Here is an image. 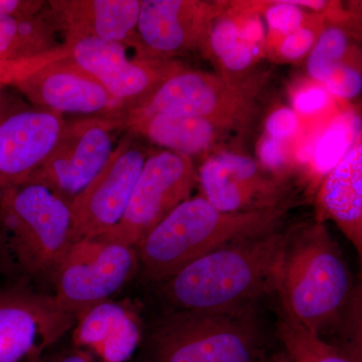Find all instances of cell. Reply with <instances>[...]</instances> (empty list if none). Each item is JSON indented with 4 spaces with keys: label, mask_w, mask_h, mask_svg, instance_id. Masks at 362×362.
<instances>
[{
    "label": "cell",
    "mask_w": 362,
    "mask_h": 362,
    "mask_svg": "<svg viewBox=\"0 0 362 362\" xmlns=\"http://www.w3.org/2000/svg\"><path fill=\"white\" fill-rule=\"evenodd\" d=\"M289 230L221 247L158 283L175 309L214 310L257 305L278 295Z\"/></svg>",
    "instance_id": "cell-1"
},
{
    "label": "cell",
    "mask_w": 362,
    "mask_h": 362,
    "mask_svg": "<svg viewBox=\"0 0 362 362\" xmlns=\"http://www.w3.org/2000/svg\"><path fill=\"white\" fill-rule=\"evenodd\" d=\"M278 296L302 325L322 339L340 330L356 311L354 279L322 221L289 230Z\"/></svg>",
    "instance_id": "cell-2"
},
{
    "label": "cell",
    "mask_w": 362,
    "mask_h": 362,
    "mask_svg": "<svg viewBox=\"0 0 362 362\" xmlns=\"http://www.w3.org/2000/svg\"><path fill=\"white\" fill-rule=\"evenodd\" d=\"M287 209L226 213L202 195L173 209L136 246L146 280L160 283L209 252L284 226Z\"/></svg>",
    "instance_id": "cell-3"
},
{
    "label": "cell",
    "mask_w": 362,
    "mask_h": 362,
    "mask_svg": "<svg viewBox=\"0 0 362 362\" xmlns=\"http://www.w3.org/2000/svg\"><path fill=\"white\" fill-rule=\"evenodd\" d=\"M257 305L166 314L150 331L142 362H268Z\"/></svg>",
    "instance_id": "cell-4"
},
{
    "label": "cell",
    "mask_w": 362,
    "mask_h": 362,
    "mask_svg": "<svg viewBox=\"0 0 362 362\" xmlns=\"http://www.w3.org/2000/svg\"><path fill=\"white\" fill-rule=\"evenodd\" d=\"M70 204L25 181L0 190V259L21 275L54 272L71 245Z\"/></svg>",
    "instance_id": "cell-5"
},
{
    "label": "cell",
    "mask_w": 362,
    "mask_h": 362,
    "mask_svg": "<svg viewBox=\"0 0 362 362\" xmlns=\"http://www.w3.org/2000/svg\"><path fill=\"white\" fill-rule=\"evenodd\" d=\"M264 84L263 74L232 77L185 68L169 78L146 103L123 117L152 113L197 117L243 134L258 116Z\"/></svg>",
    "instance_id": "cell-6"
},
{
    "label": "cell",
    "mask_w": 362,
    "mask_h": 362,
    "mask_svg": "<svg viewBox=\"0 0 362 362\" xmlns=\"http://www.w3.org/2000/svg\"><path fill=\"white\" fill-rule=\"evenodd\" d=\"M139 269L136 247L101 239L73 243L54 272V299L77 320L92 307L110 300Z\"/></svg>",
    "instance_id": "cell-7"
},
{
    "label": "cell",
    "mask_w": 362,
    "mask_h": 362,
    "mask_svg": "<svg viewBox=\"0 0 362 362\" xmlns=\"http://www.w3.org/2000/svg\"><path fill=\"white\" fill-rule=\"evenodd\" d=\"M199 185L194 159L168 150H151L136 181L122 218L98 239L137 246Z\"/></svg>",
    "instance_id": "cell-8"
},
{
    "label": "cell",
    "mask_w": 362,
    "mask_h": 362,
    "mask_svg": "<svg viewBox=\"0 0 362 362\" xmlns=\"http://www.w3.org/2000/svg\"><path fill=\"white\" fill-rule=\"evenodd\" d=\"M120 130L123 120L117 116L65 121L54 148L25 181L42 183L71 204L108 162Z\"/></svg>",
    "instance_id": "cell-9"
},
{
    "label": "cell",
    "mask_w": 362,
    "mask_h": 362,
    "mask_svg": "<svg viewBox=\"0 0 362 362\" xmlns=\"http://www.w3.org/2000/svg\"><path fill=\"white\" fill-rule=\"evenodd\" d=\"M63 47L69 59L108 90L122 117L146 103L169 78L185 69L176 59H129L125 45L95 37L66 40Z\"/></svg>",
    "instance_id": "cell-10"
},
{
    "label": "cell",
    "mask_w": 362,
    "mask_h": 362,
    "mask_svg": "<svg viewBox=\"0 0 362 362\" xmlns=\"http://www.w3.org/2000/svg\"><path fill=\"white\" fill-rule=\"evenodd\" d=\"M142 140L126 131L104 168L71 202V244L101 237L121 221L151 151Z\"/></svg>",
    "instance_id": "cell-11"
},
{
    "label": "cell",
    "mask_w": 362,
    "mask_h": 362,
    "mask_svg": "<svg viewBox=\"0 0 362 362\" xmlns=\"http://www.w3.org/2000/svg\"><path fill=\"white\" fill-rule=\"evenodd\" d=\"M202 197L226 213L288 209L291 189L285 178L266 170L259 162L233 150L204 159L197 168Z\"/></svg>",
    "instance_id": "cell-12"
},
{
    "label": "cell",
    "mask_w": 362,
    "mask_h": 362,
    "mask_svg": "<svg viewBox=\"0 0 362 362\" xmlns=\"http://www.w3.org/2000/svg\"><path fill=\"white\" fill-rule=\"evenodd\" d=\"M228 2L199 0H141L137 58L176 59L192 52L206 54L214 21Z\"/></svg>",
    "instance_id": "cell-13"
},
{
    "label": "cell",
    "mask_w": 362,
    "mask_h": 362,
    "mask_svg": "<svg viewBox=\"0 0 362 362\" xmlns=\"http://www.w3.org/2000/svg\"><path fill=\"white\" fill-rule=\"evenodd\" d=\"M76 319L54 297L23 290H0V362L42 356L73 328Z\"/></svg>",
    "instance_id": "cell-14"
},
{
    "label": "cell",
    "mask_w": 362,
    "mask_h": 362,
    "mask_svg": "<svg viewBox=\"0 0 362 362\" xmlns=\"http://www.w3.org/2000/svg\"><path fill=\"white\" fill-rule=\"evenodd\" d=\"M37 108L84 117H122L103 86L68 57L49 59L13 84Z\"/></svg>",
    "instance_id": "cell-15"
},
{
    "label": "cell",
    "mask_w": 362,
    "mask_h": 362,
    "mask_svg": "<svg viewBox=\"0 0 362 362\" xmlns=\"http://www.w3.org/2000/svg\"><path fill=\"white\" fill-rule=\"evenodd\" d=\"M63 116L37 108L0 121V190L25 182L40 168L63 129Z\"/></svg>",
    "instance_id": "cell-16"
},
{
    "label": "cell",
    "mask_w": 362,
    "mask_h": 362,
    "mask_svg": "<svg viewBox=\"0 0 362 362\" xmlns=\"http://www.w3.org/2000/svg\"><path fill=\"white\" fill-rule=\"evenodd\" d=\"M141 0H51L45 18L66 40L95 37L137 49Z\"/></svg>",
    "instance_id": "cell-17"
},
{
    "label": "cell",
    "mask_w": 362,
    "mask_h": 362,
    "mask_svg": "<svg viewBox=\"0 0 362 362\" xmlns=\"http://www.w3.org/2000/svg\"><path fill=\"white\" fill-rule=\"evenodd\" d=\"M123 130L160 147L194 159L225 151L240 133L197 117L139 114L123 117Z\"/></svg>",
    "instance_id": "cell-18"
},
{
    "label": "cell",
    "mask_w": 362,
    "mask_h": 362,
    "mask_svg": "<svg viewBox=\"0 0 362 362\" xmlns=\"http://www.w3.org/2000/svg\"><path fill=\"white\" fill-rule=\"evenodd\" d=\"M258 11L250 2H228L214 21L206 56L218 73L232 77L251 75V69L266 52V40Z\"/></svg>",
    "instance_id": "cell-19"
},
{
    "label": "cell",
    "mask_w": 362,
    "mask_h": 362,
    "mask_svg": "<svg viewBox=\"0 0 362 362\" xmlns=\"http://www.w3.org/2000/svg\"><path fill=\"white\" fill-rule=\"evenodd\" d=\"M74 328V341L78 349L93 350L104 362L127 361L142 340L141 322L134 309L112 300L86 311Z\"/></svg>",
    "instance_id": "cell-20"
},
{
    "label": "cell",
    "mask_w": 362,
    "mask_h": 362,
    "mask_svg": "<svg viewBox=\"0 0 362 362\" xmlns=\"http://www.w3.org/2000/svg\"><path fill=\"white\" fill-rule=\"evenodd\" d=\"M324 216L331 218L362 255V142L325 176L317 197Z\"/></svg>",
    "instance_id": "cell-21"
},
{
    "label": "cell",
    "mask_w": 362,
    "mask_h": 362,
    "mask_svg": "<svg viewBox=\"0 0 362 362\" xmlns=\"http://www.w3.org/2000/svg\"><path fill=\"white\" fill-rule=\"evenodd\" d=\"M56 33L42 11L33 16L0 14V59L40 62L63 57Z\"/></svg>",
    "instance_id": "cell-22"
},
{
    "label": "cell",
    "mask_w": 362,
    "mask_h": 362,
    "mask_svg": "<svg viewBox=\"0 0 362 362\" xmlns=\"http://www.w3.org/2000/svg\"><path fill=\"white\" fill-rule=\"evenodd\" d=\"M277 337L288 362H354L339 347L307 329L281 301Z\"/></svg>",
    "instance_id": "cell-23"
},
{
    "label": "cell",
    "mask_w": 362,
    "mask_h": 362,
    "mask_svg": "<svg viewBox=\"0 0 362 362\" xmlns=\"http://www.w3.org/2000/svg\"><path fill=\"white\" fill-rule=\"evenodd\" d=\"M361 137V121L354 113H343L328 126L314 150L316 173L327 175Z\"/></svg>",
    "instance_id": "cell-24"
},
{
    "label": "cell",
    "mask_w": 362,
    "mask_h": 362,
    "mask_svg": "<svg viewBox=\"0 0 362 362\" xmlns=\"http://www.w3.org/2000/svg\"><path fill=\"white\" fill-rule=\"evenodd\" d=\"M357 58L358 52L350 45L344 28L337 25H325L309 54L307 70L313 80L322 84L333 69Z\"/></svg>",
    "instance_id": "cell-25"
},
{
    "label": "cell",
    "mask_w": 362,
    "mask_h": 362,
    "mask_svg": "<svg viewBox=\"0 0 362 362\" xmlns=\"http://www.w3.org/2000/svg\"><path fill=\"white\" fill-rule=\"evenodd\" d=\"M251 6L258 13H263L270 35L269 44L290 35L311 20L315 11H308L296 6L293 0L279 1H254Z\"/></svg>",
    "instance_id": "cell-26"
},
{
    "label": "cell",
    "mask_w": 362,
    "mask_h": 362,
    "mask_svg": "<svg viewBox=\"0 0 362 362\" xmlns=\"http://www.w3.org/2000/svg\"><path fill=\"white\" fill-rule=\"evenodd\" d=\"M326 16L315 13L308 23L297 30L268 45L278 61L296 62L309 54L325 28Z\"/></svg>",
    "instance_id": "cell-27"
},
{
    "label": "cell",
    "mask_w": 362,
    "mask_h": 362,
    "mask_svg": "<svg viewBox=\"0 0 362 362\" xmlns=\"http://www.w3.org/2000/svg\"><path fill=\"white\" fill-rule=\"evenodd\" d=\"M328 93L343 99H352L361 92V59H354L337 66L324 78L322 84Z\"/></svg>",
    "instance_id": "cell-28"
},
{
    "label": "cell",
    "mask_w": 362,
    "mask_h": 362,
    "mask_svg": "<svg viewBox=\"0 0 362 362\" xmlns=\"http://www.w3.org/2000/svg\"><path fill=\"white\" fill-rule=\"evenodd\" d=\"M329 103V93L322 85L302 86L293 94V110L303 115H310L323 110Z\"/></svg>",
    "instance_id": "cell-29"
},
{
    "label": "cell",
    "mask_w": 362,
    "mask_h": 362,
    "mask_svg": "<svg viewBox=\"0 0 362 362\" xmlns=\"http://www.w3.org/2000/svg\"><path fill=\"white\" fill-rule=\"evenodd\" d=\"M258 154L259 163L266 170L272 175L286 180L284 171L287 166V156H286L284 142L265 135L259 142Z\"/></svg>",
    "instance_id": "cell-30"
},
{
    "label": "cell",
    "mask_w": 362,
    "mask_h": 362,
    "mask_svg": "<svg viewBox=\"0 0 362 362\" xmlns=\"http://www.w3.org/2000/svg\"><path fill=\"white\" fill-rule=\"evenodd\" d=\"M299 121L293 109L280 108L274 111L267 119L266 135L285 142L297 132Z\"/></svg>",
    "instance_id": "cell-31"
},
{
    "label": "cell",
    "mask_w": 362,
    "mask_h": 362,
    "mask_svg": "<svg viewBox=\"0 0 362 362\" xmlns=\"http://www.w3.org/2000/svg\"><path fill=\"white\" fill-rule=\"evenodd\" d=\"M28 362H94L92 356L85 350L77 349L70 351L62 352L51 357H35Z\"/></svg>",
    "instance_id": "cell-32"
},
{
    "label": "cell",
    "mask_w": 362,
    "mask_h": 362,
    "mask_svg": "<svg viewBox=\"0 0 362 362\" xmlns=\"http://www.w3.org/2000/svg\"><path fill=\"white\" fill-rule=\"evenodd\" d=\"M23 71V63L21 62L6 61L0 59V85L13 84Z\"/></svg>",
    "instance_id": "cell-33"
},
{
    "label": "cell",
    "mask_w": 362,
    "mask_h": 362,
    "mask_svg": "<svg viewBox=\"0 0 362 362\" xmlns=\"http://www.w3.org/2000/svg\"><path fill=\"white\" fill-rule=\"evenodd\" d=\"M269 362H288L287 358H286L285 356H276L273 357V358H270V361Z\"/></svg>",
    "instance_id": "cell-34"
}]
</instances>
